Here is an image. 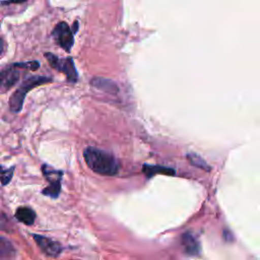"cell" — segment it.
Wrapping results in <instances>:
<instances>
[{
    "instance_id": "cell-1",
    "label": "cell",
    "mask_w": 260,
    "mask_h": 260,
    "mask_svg": "<svg viewBox=\"0 0 260 260\" xmlns=\"http://www.w3.org/2000/svg\"><path fill=\"white\" fill-rule=\"evenodd\" d=\"M83 157L88 168L100 175L114 176L120 168L114 154L92 146L84 149Z\"/></svg>"
},
{
    "instance_id": "cell-2",
    "label": "cell",
    "mask_w": 260,
    "mask_h": 260,
    "mask_svg": "<svg viewBox=\"0 0 260 260\" xmlns=\"http://www.w3.org/2000/svg\"><path fill=\"white\" fill-rule=\"evenodd\" d=\"M51 80L52 79L48 76H39V75H35V76H31V77L25 79L22 82V84L10 96V100H9L10 111L13 113H18L22 109L23 100H24V96L26 95V93L31 88H34L40 84L50 82Z\"/></svg>"
},
{
    "instance_id": "cell-3",
    "label": "cell",
    "mask_w": 260,
    "mask_h": 260,
    "mask_svg": "<svg viewBox=\"0 0 260 260\" xmlns=\"http://www.w3.org/2000/svg\"><path fill=\"white\" fill-rule=\"evenodd\" d=\"M46 59L50 63L51 67L56 69L57 71L63 72L66 75V78L69 82H76L78 79V74L74 66V62L72 58H59L58 56L52 53L45 54Z\"/></svg>"
},
{
    "instance_id": "cell-4",
    "label": "cell",
    "mask_w": 260,
    "mask_h": 260,
    "mask_svg": "<svg viewBox=\"0 0 260 260\" xmlns=\"http://www.w3.org/2000/svg\"><path fill=\"white\" fill-rule=\"evenodd\" d=\"M42 172L47 181L49 182V186L46 187L42 191V193L51 198H57L61 191V179L63 176V172L54 170L47 165H43Z\"/></svg>"
},
{
    "instance_id": "cell-5",
    "label": "cell",
    "mask_w": 260,
    "mask_h": 260,
    "mask_svg": "<svg viewBox=\"0 0 260 260\" xmlns=\"http://www.w3.org/2000/svg\"><path fill=\"white\" fill-rule=\"evenodd\" d=\"M73 34L74 32L69 27V25L66 22L62 21V22H59L54 27L52 31V37L57 45H59L63 50L70 52L74 43Z\"/></svg>"
},
{
    "instance_id": "cell-6",
    "label": "cell",
    "mask_w": 260,
    "mask_h": 260,
    "mask_svg": "<svg viewBox=\"0 0 260 260\" xmlns=\"http://www.w3.org/2000/svg\"><path fill=\"white\" fill-rule=\"evenodd\" d=\"M32 238L36 241L38 247L41 249V251L47 256L56 258L60 255L62 247L58 242L41 235H32Z\"/></svg>"
},
{
    "instance_id": "cell-7",
    "label": "cell",
    "mask_w": 260,
    "mask_h": 260,
    "mask_svg": "<svg viewBox=\"0 0 260 260\" xmlns=\"http://www.w3.org/2000/svg\"><path fill=\"white\" fill-rule=\"evenodd\" d=\"M17 66L14 64L6 66L0 74V88L2 92L10 89L19 80L20 72L17 70Z\"/></svg>"
},
{
    "instance_id": "cell-8",
    "label": "cell",
    "mask_w": 260,
    "mask_h": 260,
    "mask_svg": "<svg viewBox=\"0 0 260 260\" xmlns=\"http://www.w3.org/2000/svg\"><path fill=\"white\" fill-rule=\"evenodd\" d=\"M181 242L186 254L190 256H194L200 253V244L197 238L195 237V235H193L191 232H187L183 234Z\"/></svg>"
},
{
    "instance_id": "cell-9",
    "label": "cell",
    "mask_w": 260,
    "mask_h": 260,
    "mask_svg": "<svg viewBox=\"0 0 260 260\" xmlns=\"http://www.w3.org/2000/svg\"><path fill=\"white\" fill-rule=\"evenodd\" d=\"M15 217L18 221H20L26 225H31L36 219V212L29 207L21 206L16 209Z\"/></svg>"
},
{
    "instance_id": "cell-10",
    "label": "cell",
    "mask_w": 260,
    "mask_h": 260,
    "mask_svg": "<svg viewBox=\"0 0 260 260\" xmlns=\"http://www.w3.org/2000/svg\"><path fill=\"white\" fill-rule=\"evenodd\" d=\"M142 171L145 176L150 179L156 174H164V175H175V170L167 167L161 166H153V165H143Z\"/></svg>"
},
{
    "instance_id": "cell-11",
    "label": "cell",
    "mask_w": 260,
    "mask_h": 260,
    "mask_svg": "<svg viewBox=\"0 0 260 260\" xmlns=\"http://www.w3.org/2000/svg\"><path fill=\"white\" fill-rule=\"evenodd\" d=\"M91 84L95 87H99V88L106 90L108 92H111V93L118 91V87L116 86V84L112 80H109V79L95 78V79H92Z\"/></svg>"
},
{
    "instance_id": "cell-12",
    "label": "cell",
    "mask_w": 260,
    "mask_h": 260,
    "mask_svg": "<svg viewBox=\"0 0 260 260\" xmlns=\"http://www.w3.org/2000/svg\"><path fill=\"white\" fill-rule=\"evenodd\" d=\"M14 253H15L14 248L12 247L10 242H8L5 238L2 237L0 239V257L1 258H9V257L13 256Z\"/></svg>"
},
{
    "instance_id": "cell-13",
    "label": "cell",
    "mask_w": 260,
    "mask_h": 260,
    "mask_svg": "<svg viewBox=\"0 0 260 260\" xmlns=\"http://www.w3.org/2000/svg\"><path fill=\"white\" fill-rule=\"evenodd\" d=\"M186 157L188 158V160L190 161V164L192 166H195V167H197L199 169H202V170H205V171H209L210 170V167L198 154H196V153H188L186 155Z\"/></svg>"
},
{
    "instance_id": "cell-14",
    "label": "cell",
    "mask_w": 260,
    "mask_h": 260,
    "mask_svg": "<svg viewBox=\"0 0 260 260\" xmlns=\"http://www.w3.org/2000/svg\"><path fill=\"white\" fill-rule=\"evenodd\" d=\"M13 170L14 167H11L9 169H5L4 167L1 168V184L2 186H5L11 181V178L13 176Z\"/></svg>"
},
{
    "instance_id": "cell-15",
    "label": "cell",
    "mask_w": 260,
    "mask_h": 260,
    "mask_svg": "<svg viewBox=\"0 0 260 260\" xmlns=\"http://www.w3.org/2000/svg\"><path fill=\"white\" fill-rule=\"evenodd\" d=\"M28 0H1L2 5H7V4H19V3H24Z\"/></svg>"
}]
</instances>
